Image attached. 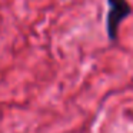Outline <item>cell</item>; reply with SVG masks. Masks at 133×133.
<instances>
[{
	"mask_svg": "<svg viewBox=\"0 0 133 133\" xmlns=\"http://www.w3.org/2000/svg\"><path fill=\"white\" fill-rule=\"evenodd\" d=\"M109 3V13H107V35L110 40H116L119 33V26L120 23L132 13L129 3L126 0H107Z\"/></svg>",
	"mask_w": 133,
	"mask_h": 133,
	"instance_id": "6da1fadb",
	"label": "cell"
}]
</instances>
